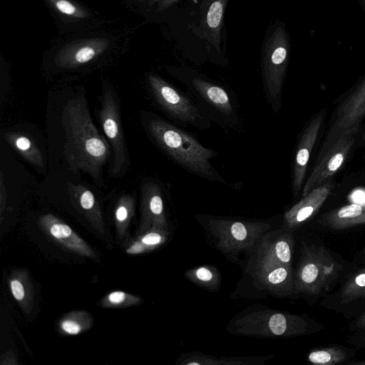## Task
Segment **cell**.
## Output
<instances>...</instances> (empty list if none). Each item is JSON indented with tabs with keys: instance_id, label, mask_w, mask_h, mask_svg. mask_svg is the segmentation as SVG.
<instances>
[{
	"instance_id": "obj_1",
	"label": "cell",
	"mask_w": 365,
	"mask_h": 365,
	"mask_svg": "<svg viewBox=\"0 0 365 365\" xmlns=\"http://www.w3.org/2000/svg\"><path fill=\"white\" fill-rule=\"evenodd\" d=\"M62 125L66 139L64 155L70 168L83 171L100 183L102 169L110 155V146L95 126L83 96L66 102L62 111Z\"/></svg>"
},
{
	"instance_id": "obj_2",
	"label": "cell",
	"mask_w": 365,
	"mask_h": 365,
	"mask_svg": "<svg viewBox=\"0 0 365 365\" xmlns=\"http://www.w3.org/2000/svg\"><path fill=\"white\" fill-rule=\"evenodd\" d=\"M146 129L158 148L181 168L202 179L229 185L212 164V159L218 154L216 150L155 115H149Z\"/></svg>"
},
{
	"instance_id": "obj_3",
	"label": "cell",
	"mask_w": 365,
	"mask_h": 365,
	"mask_svg": "<svg viewBox=\"0 0 365 365\" xmlns=\"http://www.w3.org/2000/svg\"><path fill=\"white\" fill-rule=\"evenodd\" d=\"M324 328L306 315L275 310H257L235 319L232 332L255 337H293L317 332Z\"/></svg>"
},
{
	"instance_id": "obj_4",
	"label": "cell",
	"mask_w": 365,
	"mask_h": 365,
	"mask_svg": "<svg viewBox=\"0 0 365 365\" xmlns=\"http://www.w3.org/2000/svg\"><path fill=\"white\" fill-rule=\"evenodd\" d=\"M341 269L326 248L304 244L294 274V294L319 295L328 291Z\"/></svg>"
},
{
	"instance_id": "obj_5",
	"label": "cell",
	"mask_w": 365,
	"mask_h": 365,
	"mask_svg": "<svg viewBox=\"0 0 365 365\" xmlns=\"http://www.w3.org/2000/svg\"><path fill=\"white\" fill-rule=\"evenodd\" d=\"M209 231L218 250L236 254L256 247L259 240L271 229L264 221L225 219L204 216Z\"/></svg>"
},
{
	"instance_id": "obj_6",
	"label": "cell",
	"mask_w": 365,
	"mask_h": 365,
	"mask_svg": "<svg viewBox=\"0 0 365 365\" xmlns=\"http://www.w3.org/2000/svg\"><path fill=\"white\" fill-rule=\"evenodd\" d=\"M148 84L155 101L173 120L199 130L210 128L208 115L184 93L154 75L148 76Z\"/></svg>"
},
{
	"instance_id": "obj_7",
	"label": "cell",
	"mask_w": 365,
	"mask_h": 365,
	"mask_svg": "<svg viewBox=\"0 0 365 365\" xmlns=\"http://www.w3.org/2000/svg\"><path fill=\"white\" fill-rule=\"evenodd\" d=\"M183 82L210 118L214 116L230 127L238 123L235 106L225 88L199 77L185 79Z\"/></svg>"
},
{
	"instance_id": "obj_8",
	"label": "cell",
	"mask_w": 365,
	"mask_h": 365,
	"mask_svg": "<svg viewBox=\"0 0 365 365\" xmlns=\"http://www.w3.org/2000/svg\"><path fill=\"white\" fill-rule=\"evenodd\" d=\"M354 131L345 132L320 153L316 164L302 187V197L312 190L330 181L342 167L356 142Z\"/></svg>"
},
{
	"instance_id": "obj_9",
	"label": "cell",
	"mask_w": 365,
	"mask_h": 365,
	"mask_svg": "<svg viewBox=\"0 0 365 365\" xmlns=\"http://www.w3.org/2000/svg\"><path fill=\"white\" fill-rule=\"evenodd\" d=\"M100 120L107 140L113 148L111 175L120 176L128 167V155L121 127L118 106L110 91H103Z\"/></svg>"
},
{
	"instance_id": "obj_10",
	"label": "cell",
	"mask_w": 365,
	"mask_h": 365,
	"mask_svg": "<svg viewBox=\"0 0 365 365\" xmlns=\"http://www.w3.org/2000/svg\"><path fill=\"white\" fill-rule=\"evenodd\" d=\"M364 117L365 77L335 110L332 123L328 128L321 152L342 133L349 131L358 133Z\"/></svg>"
},
{
	"instance_id": "obj_11",
	"label": "cell",
	"mask_w": 365,
	"mask_h": 365,
	"mask_svg": "<svg viewBox=\"0 0 365 365\" xmlns=\"http://www.w3.org/2000/svg\"><path fill=\"white\" fill-rule=\"evenodd\" d=\"M324 111H319L306 124L297 142L292 170V190L294 197L302 190L310 155L317 142Z\"/></svg>"
},
{
	"instance_id": "obj_12",
	"label": "cell",
	"mask_w": 365,
	"mask_h": 365,
	"mask_svg": "<svg viewBox=\"0 0 365 365\" xmlns=\"http://www.w3.org/2000/svg\"><path fill=\"white\" fill-rule=\"evenodd\" d=\"M254 277L257 285L274 296L287 297L294 294L292 265L257 262Z\"/></svg>"
},
{
	"instance_id": "obj_13",
	"label": "cell",
	"mask_w": 365,
	"mask_h": 365,
	"mask_svg": "<svg viewBox=\"0 0 365 365\" xmlns=\"http://www.w3.org/2000/svg\"><path fill=\"white\" fill-rule=\"evenodd\" d=\"M38 222L49 237L66 249L83 257H96L92 248L69 225L55 215H41Z\"/></svg>"
},
{
	"instance_id": "obj_14",
	"label": "cell",
	"mask_w": 365,
	"mask_h": 365,
	"mask_svg": "<svg viewBox=\"0 0 365 365\" xmlns=\"http://www.w3.org/2000/svg\"><path fill=\"white\" fill-rule=\"evenodd\" d=\"M334 185L331 181L312 190L284 215V225L289 230L301 226L321 208L329 196Z\"/></svg>"
},
{
	"instance_id": "obj_15",
	"label": "cell",
	"mask_w": 365,
	"mask_h": 365,
	"mask_svg": "<svg viewBox=\"0 0 365 365\" xmlns=\"http://www.w3.org/2000/svg\"><path fill=\"white\" fill-rule=\"evenodd\" d=\"M257 262L292 265L294 238L290 232H267L257 245Z\"/></svg>"
},
{
	"instance_id": "obj_16",
	"label": "cell",
	"mask_w": 365,
	"mask_h": 365,
	"mask_svg": "<svg viewBox=\"0 0 365 365\" xmlns=\"http://www.w3.org/2000/svg\"><path fill=\"white\" fill-rule=\"evenodd\" d=\"M141 231L151 227L168 229L163 192L153 180L145 182L141 187Z\"/></svg>"
},
{
	"instance_id": "obj_17",
	"label": "cell",
	"mask_w": 365,
	"mask_h": 365,
	"mask_svg": "<svg viewBox=\"0 0 365 365\" xmlns=\"http://www.w3.org/2000/svg\"><path fill=\"white\" fill-rule=\"evenodd\" d=\"M67 190L73 205L88 219L99 232L103 233V220L98 202L87 187L67 182Z\"/></svg>"
},
{
	"instance_id": "obj_18",
	"label": "cell",
	"mask_w": 365,
	"mask_h": 365,
	"mask_svg": "<svg viewBox=\"0 0 365 365\" xmlns=\"http://www.w3.org/2000/svg\"><path fill=\"white\" fill-rule=\"evenodd\" d=\"M321 222L332 230H344L365 224V204L353 203L334 209L323 215Z\"/></svg>"
},
{
	"instance_id": "obj_19",
	"label": "cell",
	"mask_w": 365,
	"mask_h": 365,
	"mask_svg": "<svg viewBox=\"0 0 365 365\" xmlns=\"http://www.w3.org/2000/svg\"><path fill=\"white\" fill-rule=\"evenodd\" d=\"M4 138L29 163L38 168H44L42 153L29 135L21 132L10 131L4 133Z\"/></svg>"
},
{
	"instance_id": "obj_20",
	"label": "cell",
	"mask_w": 365,
	"mask_h": 365,
	"mask_svg": "<svg viewBox=\"0 0 365 365\" xmlns=\"http://www.w3.org/2000/svg\"><path fill=\"white\" fill-rule=\"evenodd\" d=\"M9 286L15 300L29 314L34 304V288L27 272L22 269L14 271L9 279Z\"/></svg>"
},
{
	"instance_id": "obj_21",
	"label": "cell",
	"mask_w": 365,
	"mask_h": 365,
	"mask_svg": "<svg viewBox=\"0 0 365 365\" xmlns=\"http://www.w3.org/2000/svg\"><path fill=\"white\" fill-rule=\"evenodd\" d=\"M167 231L165 229L158 227L150 228L128 246L125 250V253L135 255L155 249L166 241Z\"/></svg>"
},
{
	"instance_id": "obj_22",
	"label": "cell",
	"mask_w": 365,
	"mask_h": 365,
	"mask_svg": "<svg viewBox=\"0 0 365 365\" xmlns=\"http://www.w3.org/2000/svg\"><path fill=\"white\" fill-rule=\"evenodd\" d=\"M93 323L92 317L84 311H73L65 315L58 322V330L65 336H77L88 330Z\"/></svg>"
},
{
	"instance_id": "obj_23",
	"label": "cell",
	"mask_w": 365,
	"mask_h": 365,
	"mask_svg": "<svg viewBox=\"0 0 365 365\" xmlns=\"http://www.w3.org/2000/svg\"><path fill=\"white\" fill-rule=\"evenodd\" d=\"M185 276L191 282L210 289H215L220 284L218 271L211 266H201L189 269Z\"/></svg>"
},
{
	"instance_id": "obj_24",
	"label": "cell",
	"mask_w": 365,
	"mask_h": 365,
	"mask_svg": "<svg viewBox=\"0 0 365 365\" xmlns=\"http://www.w3.org/2000/svg\"><path fill=\"white\" fill-rule=\"evenodd\" d=\"M347 358L346 351L338 346H329L309 352V362L319 365H334L344 362Z\"/></svg>"
},
{
	"instance_id": "obj_25",
	"label": "cell",
	"mask_w": 365,
	"mask_h": 365,
	"mask_svg": "<svg viewBox=\"0 0 365 365\" xmlns=\"http://www.w3.org/2000/svg\"><path fill=\"white\" fill-rule=\"evenodd\" d=\"M134 212V199L132 195L121 196L114 211L115 224L119 235H124Z\"/></svg>"
},
{
	"instance_id": "obj_26",
	"label": "cell",
	"mask_w": 365,
	"mask_h": 365,
	"mask_svg": "<svg viewBox=\"0 0 365 365\" xmlns=\"http://www.w3.org/2000/svg\"><path fill=\"white\" fill-rule=\"evenodd\" d=\"M365 294V268L359 270L346 282L340 294L341 303L348 304Z\"/></svg>"
},
{
	"instance_id": "obj_27",
	"label": "cell",
	"mask_w": 365,
	"mask_h": 365,
	"mask_svg": "<svg viewBox=\"0 0 365 365\" xmlns=\"http://www.w3.org/2000/svg\"><path fill=\"white\" fill-rule=\"evenodd\" d=\"M142 299L121 290L108 293L101 301L105 308H125L140 304Z\"/></svg>"
},
{
	"instance_id": "obj_28",
	"label": "cell",
	"mask_w": 365,
	"mask_h": 365,
	"mask_svg": "<svg viewBox=\"0 0 365 365\" xmlns=\"http://www.w3.org/2000/svg\"><path fill=\"white\" fill-rule=\"evenodd\" d=\"M240 359H224L211 357L204 354H192L185 359L180 364L186 365H219V364H247Z\"/></svg>"
},
{
	"instance_id": "obj_29",
	"label": "cell",
	"mask_w": 365,
	"mask_h": 365,
	"mask_svg": "<svg viewBox=\"0 0 365 365\" xmlns=\"http://www.w3.org/2000/svg\"><path fill=\"white\" fill-rule=\"evenodd\" d=\"M96 51L91 46H83L78 49L69 60L64 63L65 65L76 66L88 63L96 56Z\"/></svg>"
},
{
	"instance_id": "obj_30",
	"label": "cell",
	"mask_w": 365,
	"mask_h": 365,
	"mask_svg": "<svg viewBox=\"0 0 365 365\" xmlns=\"http://www.w3.org/2000/svg\"><path fill=\"white\" fill-rule=\"evenodd\" d=\"M222 11V4L220 1H217L212 4L207 16V21L210 27L216 28L220 24Z\"/></svg>"
},
{
	"instance_id": "obj_31",
	"label": "cell",
	"mask_w": 365,
	"mask_h": 365,
	"mask_svg": "<svg viewBox=\"0 0 365 365\" xmlns=\"http://www.w3.org/2000/svg\"><path fill=\"white\" fill-rule=\"evenodd\" d=\"M56 8L62 14L68 16L81 15L76 7L67 0H53Z\"/></svg>"
},
{
	"instance_id": "obj_32",
	"label": "cell",
	"mask_w": 365,
	"mask_h": 365,
	"mask_svg": "<svg viewBox=\"0 0 365 365\" xmlns=\"http://www.w3.org/2000/svg\"><path fill=\"white\" fill-rule=\"evenodd\" d=\"M6 186L4 181V174L3 172L1 171L0 175V208H1V215H2L3 212L6 207Z\"/></svg>"
},
{
	"instance_id": "obj_33",
	"label": "cell",
	"mask_w": 365,
	"mask_h": 365,
	"mask_svg": "<svg viewBox=\"0 0 365 365\" xmlns=\"http://www.w3.org/2000/svg\"><path fill=\"white\" fill-rule=\"evenodd\" d=\"M355 326L359 329H365V312L358 318Z\"/></svg>"
},
{
	"instance_id": "obj_34",
	"label": "cell",
	"mask_w": 365,
	"mask_h": 365,
	"mask_svg": "<svg viewBox=\"0 0 365 365\" xmlns=\"http://www.w3.org/2000/svg\"><path fill=\"white\" fill-rule=\"evenodd\" d=\"M349 364H357V365H364L365 364V361H351L349 363Z\"/></svg>"
},
{
	"instance_id": "obj_35",
	"label": "cell",
	"mask_w": 365,
	"mask_h": 365,
	"mask_svg": "<svg viewBox=\"0 0 365 365\" xmlns=\"http://www.w3.org/2000/svg\"><path fill=\"white\" fill-rule=\"evenodd\" d=\"M363 140L365 141V131H364V135H363Z\"/></svg>"
},
{
	"instance_id": "obj_36",
	"label": "cell",
	"mask_w": 365,
	"mask_h": 365,
	"mask_svg": "<svg viewBox=\"0 0 365 365\" xmlns=\"http://www.w3.org/2000/svg\"><path fill=\"white\" fill-rule=\"evenodd\" d=\"M363 340L365 341V336L363 338Z\"/></svg>"
},
{
	"instance_id": "obj_37",
	"label": "cell",
	"mask_w": 365,
	"mask_h": 365,
	"mask_svg": "<svg viewBox=\"0 0 365 365\" xmlns=\"http://www.w3.org/2000/svg\"><path fill=\"white\" fill-rule=\"evenodd\" d=\"M363 298H365V294H364V295L363 296Z\"/></svg>"
},
{
	"instance_id": "obj_38",
	"label": "cell",
	"mask_w": 365,
	"mask_h": 365,
	"mask_svg": "<svg viewBox=\"0 0 365 365\" xmlns=\"http://www.w3.org/2000/svg\"><path fill=\"white\" fill-rule=\"evenodd\" d=\"M363 1H364V4H365V0H363Z\"/></svg>"
}]
</instances>
